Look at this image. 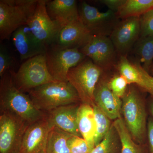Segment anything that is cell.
<instances>
[{
  "mask_svg": "<svg viewBox=\"0 0 153 153\" xmlns=\"http://www.w3.org/2000/svg\"><path fill=\"white\" fill-rule=\"evenodd\" d=\"M151 73H152L153 74V63L152 65V67H151L150 71Z\"/></svg>",
  "mask_w": 153,
  "mask_h": 153,
  "instance_id": "e575fe53",
  "label": "cell"
},
{
  "mask_svg": "<svg viewBox=\"0 0 153 153\" xmlns=\"http://www.w3.org/2000/svg\"><path fill=\"white\" fill-rule=\"evenodd\" d=\"M140 35V17H131L117 23L109 38L116 51L120 56H126Z\"/></svg>",
  "mask_w": 153,
  "mask_h": 153,
  "instance_id": "7c38bea8",
  "label": "cell"
},
{
  "mask_svg": "<svg viewBox=\"0 0 153 153\" xmlns=\"http://www.w3.org/2000/svg\"><path fill=\"white\" fill-rule=\"evenodd\" d=\"M13 41L21 60H28L47 52V49L35 40L27 26H22L13 33Z\"/></svg>",
  "mask_w": 153,
  "mask_h": 153,
  "instance_id": "ac0fdd59",
  "label": "cell"
},
{
  "mask_svg": "<svg viewBox=\"0 0 153 153\" xmlns=\"http://www.w3.org/2000/svg\"><path fill=\"white\" fill-rule=\"evenodd\" d=\"M150 153H153V118L150 117L147 123V134Z\"/></svg>",
  "mask_w": 153,
  "mask_h": 153,
  "instance_id": "1f68e13d",
  "label": "cell"
},
{
  "mask_svg": "<svg viewBox=\"0 0 153 153\" xmlns=\"http://www.w3.org/2000/svg\"><path fill=\"white\" fill-rule=\"evenodd\" d=\"M153 97V76L152 77V83H151V91L150 93Z\"/></svg>",
  "mask_w": 153,
  "mask_h": 153,
  "instance_id": "836d02e7",
  "label": "cell"
},
{
  "mask_svg": "<svg viewBox=\"0 0 153 153\" xmlns=\"http://www.w3.org/2000/svg\"><path fill=\"white\" fill-rule=\"evenodd\" d=\"M81 103L63 105L45 113L49 125L72 135L82 137L77 124L78 110Z\"/></svg>",
  "mask_w": 153,
  "mask_h": 153,
  "instance_id": "9a60e30c",
  "label": "cell"
},
{
  "mask_svg": "<svg viewBox=\"0 0 153 153\" xmlns=\"http://www.w3.org/2000/svg\"><path fill=\"white\" fill-rule=\"evenodd\" d=\"M90 153H91V152H90Z\"/></svg>",
  "mask_w": 153,
  "mask_h": 153,
  "instance_id": "d590c367",
  "label": "cell"
},
{
  "mask_svg": "<svg viewBox=\"0 0 153 153\" xmlns=\"http://www.w3.org/2000/svg\"><path fill=\"white\" fill-rule=\"evenodd\" d=\"M72 135L56 127H52L48 136L46 153H71L68 142Z\"/></svg>",
  "mask_w": 153,
  "mask_h": 153,
  "instance_id": "44dd1931",
  "label": "cell"
},
{
  "mask_svg": "<svg viewBox=\"0 0 153 153\" xmlns=\"http://www.w3.org/2000/svg\"><path fill=\"white\" fill-rule=\"evenodd\" d=\"M113 124L120 139L121 153H143L142 148L133 139L122 117L116 120Z\"/></svg>",
  "mask_w": 153,
  "mask_h": 153,
  "instance_id": "7402d4cb",
  "label": "cell"
},
{
  "mask_svg": "<svg viewBox=\"0 0 153 153\" xmlns=\"http://www.w3.org/2000/svg\"><path fill=\"white\" fill-rule=\"evenodd\" d=\"M128 85L126 80L122 75H116L108 82V85L111 90L119 97L122 98L126 91Z\"/></svg>",
  "mask_w": 153,
  "mask_h": 153,
  "instance_id": "4316f807",
  "label": "cell"
},
{
  "mask_svg": "<svg viewBox=\"0 0 153 153\" xmlns=\"http://www.w3.org/2000/svg\"><path fill=\"white\" fill-rule=\"evenodd\" d=\"M68 147L71 153H89L92 150L83 138L72 135L68 140Z\"/></svg>",
  "mask_w": 153,
  "mask_h": 153,
  "instance_id": "83f0119b",
  "label": "cell"
},
{
  "mask_svg": "<svg viewBox=\"0 0 153 153\" xmlns=\"http://www.w3.org/2000/svg\"><path fill=\"white\" fill-rule=\"evenodd\" d=\"M136 52L143 63V68L149 73L153 63V35L140 38Z\"/></svg>",
  "mask_w": 153,
  "mask_h": 153,
  "instance_id": "cb8c5ba5",
  "label": "cell"
},
{
  "mask_svg": "<svg viewBox=\"0 0 153 153\" xmlns=\"http://www.w3.org/2000/svg\"><path fill=\"white\" fill-rule=\"evenodd\" d=\"M126 1V0H101L99 1L106 6L110 10L114 13H117L121 7L125 2Z\"/></svg>",
  "mask_w": 153,
  "mask_h": 153,
  "instance_id": "4dcf8cb0",
  "label": "cell"
},
{
  "mask_svg": "<svg viewBox=\"0 0 153 153\" xmlns=\"http://www.w3.org/2000/svg\"><path fill=\"white\" fill-rule=\"evenodd\" d=\"M124 122L136 143L142 144L147 134V113L144 102L138 91L130 88L122 98Z\"/></svg>",
  "mask_w": 153,
  "mask_h": 153,
  "instance_id": "277c9868",
  "label": "cell"
},
{
  "mask_svg": "<svg viewBox=\"0 0 153 153\" xmlns=\"http://www.w3.org/2000/svg\"><path fill=\"white\" fill-rule=\"evenodd\" d=\"M93 36L92 32L79 19L61 28L51 46L54 49H79L90 41Z\"/></svg>",
  "mask_w": 153,
  "mask_h": 153,
  "instance_id": "4fadbf2b",
  "label": "cell"
},
{
  "mask_svg": "<svg viewBox=\"0 0 153 153\" xmlns=\"http://www.w3.org/2000/svg\"><path fill=\"white\" fill-rule=\"evenodd\" d=\"M77 124L82 137L86 141L91 149H93L95 147L96 124L93 108L91 105L80 103L77 115Z\"/></svg>",
  "mask_w": 153,
  "mask_h": 153,
  "instance_id": "d6986e66",
  "label": "cell"
},
{
  "mask_svg": "<svg viewBox=\"0 0 153 153\" xmlns=\"http://www.w3.org/2000/svg\"><path fill=\"white\" fill-rule=\"evenodd\" d=\"M121 149L119 136L113 124L101 142L90 153H118Z\"/></svg>",
  "mask_w": 153,
  "mask_h": 153,
  "instance_id": "603a6c76",
  "label": "cell"
},
{
  "mask_svg": "<svg viewBox=\"0 0 153 153\" xmlns=\"http://www.w3.org/2000/svg\"><path fill=\"white\" fill-rule=\"evenodd\" d=\"M47 2V0H38L35 13L27 26L36 41L47 50L54 43L60 28L49 16Z\"/></svg>",
  "mask_w": 153,
  "mask_h": 153,
  "instance_id": "ba28073f",
  "label": "cell"
},
{
  "mask_svg": "<svg viewBox=\"0 0 153 153\" xmlns=\"http://www.w3.org/2000/svg\"><path fill=\"white\" fill-rule=\"evenodd\" d=\"M12 70L6 72L0 80L1 111H9L31 125L45 117L37 108L28 94L17 88Z\"/></svg>",
  "mask_w": 153,
  "mask_h": 153,
  "instance_id": "6da1fadb",
  "label": "cell"
},
{
  "mask_svg": "<svg viewBox=\"0 0 153 153\" xmlns=\"http://www.w3.org/2000/svg\"><path fill=\"white\" fill-rule=\"evenodd\" d=\"M38 0L0 1V39H10L13 33L28 21L36 10Z\"/></svg>",
  "mask_w": 153,
  "mask_h": 153,
  "instance_id": "3957f363",
  "label": "cell"
},
{
  "mask_svg": "<svg viewBox=\"0 0 153 153\" xmlns=\"http://www.w3.org/2000/svg\"><path fill=\"white\" fill-rule=\"evenodd\" d=\"M48 70L55 80L68 82L67 74L70 69L85 60V56L79 49H48L46 53Z\"/></svg>",
  "mask_w": 153,
  "mask_h": 153,
  "instance_id": "9c48e42d",
  "label": "cell"
},
{
  "mask_svg": "<svg viewBox=\"0 0 153 153\" xmlns=\"http://www.w3.org/2000/svg\"><path fill=\"white\" fill-rule=\"evenodd\" d=\"M46 7L50 19L60 29L80 19L75 0H47Z\"/></svg>",
  "mask_w": 153,
  "mask_h": 153,
  "instance_id": "e0dca14e",
  "label": "cell"
},
{
  "mask_svg": "<svg viewBox=\"0 0 153 153\" xmlns=\"http://www.w3.org/2000/svg\"><path fill=\"white\" fill-rule=\"evenodd\" d=\"M15 85L24 92L49 82L57 81L52 77L47 67L46 54L30 58L22 63L16 73L12 70Z\"/></svg>",
  "mask_w": 153,
  "mask_h": 153,
  "instance_id": "8992f818",
  "label": "cell"
},
{
  "mask_svg": "<svg viewBox=\"0 0 153 153\" xmlns=\"http://www.w3.org/2000/svg\"><path fill=\"white\" fill-rule=\"evenodd\" d=\"M102 71L90 59L84 60L68 71L67 81L75 88L81 103L92 107L95 105L94 90Z\"/></svg>",
  "mask_w": 153,
  "mask_h": 153,
  "instance_id": "5b68a950",
  "label": "cell"
},
{
  "mask_svg": "<svg viewBox=\"0 0 153 153\" xmlns=\"http://www.w3.org/2000/svg\"><path fill=\"white\" fill-rule=\"evenodd\" d=\"M51 127L46 117L28 127L22 139L19 153H46Z\"/></svg>",
  "mask_w": 153,
  "mask_h": 153,
  "instance_id": "5bb4252c",
  "label": "cell"
},
{
  "mask_svg": "<svg viewBox=\"0 0 153 153\" xmlns=\"http://www.w3.org/2000/svg\"><path fill=\"white\" fill-rule=\"evenodd\" d=\"M78 10L80 21L93 35L110 36L117 24V14L110 10L100 12L85 1L81 3Z\"/></svg>",
  "mask_w": 153,
  "mask_h": 153,
  "instance_id": "30bf717a",
  "label": "cell"
},
{
  "mask_svg": "<svg viewBox=\"0 0 153 153\" xmlns=\"http://www.w3.org/2000/svg\"><path fill=\"white\" fill-rule=\"evenodd\" d=\"M30 125L12 113L1 111L0 153H19Z\"/></svg>",
  "mask_w": 153,
  "mask_h": 153,
  "instance_id": "52a82bcc",
  "label": "cell"
},
{
  "mask_svg": "<svg viewBox=\"0 0 153 153\" xmlns=\"http://www.w3.org/2000/svg\"><path fill=\"white\" fill-rule=\"evenodd\" d=\"M118 67L120 75L125 78L128 84L135 83L142 87L143 79L139 70L134 63L129 62L126 56H120Z\"/></svg>",
  "mask_w": 153,
  "mask_h": 153,
  "instance_id": "d4e9b609",
  "label": "cell"
},
{
  "mask_svg": "<svg viewBox=\"0 0 153 153\" xmlns=\"http://www.w3.org/2000/svg\"><path fill=\"white\" fill-rule=\"evenodd\" d=\"M152 97L153 98L151 100L149 103V109L153 118V97Z\"/></svg>",
  "mask_w": 153,
  "mask_h": 153,
  "instance_id": "d6a6232c",
  "label": "cell"
},
{
  "mask_svg": "<svg viewBox=\"0 0 153 153\" xmlns=\"http://www.w3.org/2000/svg\"><path fill=\"white\" fill-rule=\"evenodd\" d=\"M95 118L96 129L94 138L95 147L100 143L109 131L112 125L111 120L102 110L94 105L92 106Z\"/></svg>",
  "mask_w": 153,
  "mask_h": 153,
  "instance_id": "484cf974",
  "label": "cell"
},
{
  "mask_svg": "<svg viewBox=\"0 0 153 153\" xmlns=\"http://www.w3.org/2000/svg\"><path fill=\"white\" fill-rule=\"evenodd\" d=\"M79 50L102 70L112 67L114 63L116 51L107 36L93 35L90 41Z\"/></svg>",
  "mask_w": 153,
  "mask_h": 153,
  "instance_id": "8fae6325",
  "label": "cell"
},
{
  "mask_svg": "<svg viewBox=\"0 0 153 153\" xmlns=\"http://www.w3.org/2000/svg\"><path fill=\"white\" fill-rule=\"evenodd\" d=\"M95 105L110 120H116L121 117L122 100L110 89L107 81L100 78L94 92Z\"/></svg>",
  "mask_w": 153,
  "mask_h": 153,
  "instance_id": "2e32d148",
  "label": "cell"
},
{
  "mask_svg": "<svg viewBox=\"0 0 153 153\" xmlns=\"http://www.w3.org/2000/svg\"><path fill=\"white\" fill-rule=\"evenodd\" d=\"M28 93L35 106L45 113L59 107L81 102L75 88L68 82H49Z\"/></svg>",
  "mask_w": 153,
  "mask_h": 153,
  "instance_id": "7a4b0ae2",
  "label": "cell"
},
{
  "mask_svg": "<svg viewBox=\"0 0 153 153\" xmlns=\"http://www.w3.org/2000/svg\"><path fill=\"white\" fill-rule=\"evenodd\" d=\"M153 10V0H126L117 13L122 19L140 17Z\"/></svg>",
  "mask_w": 153,
  "mask_h": 153,
  "instance_id": "ffe728a7",
  "label": "cell"
},
{
  "mask_svg": "<svg viewBox=\"0 0 153 153\" xmlns=\"http://www.w3.org/2000/svg\"><path fill=\"white\" fill-rule=\"evenodd\" d=\"M140 20V38L153 35V10L149 11L141 16Z\"/></svg>",
  "mask_w": 153,
  "mask_h": 153,
  "instance_id": "f1b7e54d",
  "label": "cell"
},
{
  "mask_svg": "<svg viewBox=\"0 0 153 153\" xmlns=\"http://www.w3.org/2000/svg\"><path fill=\"white\" fill-rule=\"evenodd\" d=\"M15 62L13 57L5 47L1 45L0 47V77L9 70H12Z\"/></svg>",
  "mask_w": 153,
  "mask_h": 153,
  "instance_id": "f546056e",
  "label": "cell"
}]
</instances>
